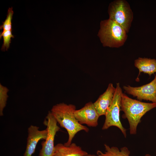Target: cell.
Here are the masks:
<instances>
[{
  "mask_svg": "<svg viewBox=\"0 0 156 156\" xmlns=\"http://www.w3.org/2000/svg\"><path fill=\"white\" fill-rule=\"evenodd\" d=\"M76 110V106L74 105L62 103L53 106L50 111L57 123L68 132V140L64 144L66 146L72 143L73 138L79 132L84 131L88 132L89 131L87 127L80 124L76 119L74 114Z\"/></svg>",
  "mask_w": 156,
  "mask_h": 156,
  "instance_id": "6da1fadb",
  "label": "cell"
},
{
  "mask_svg": "<svg viewBox=\"0 0 156 156\" xmlns=\"http://www.w3.org/2000/svg\"><path fill=\"white\" fill-rule=\"evenodd\" d=\"M156 107V103H147L131 99L122 94L120 109L124 113L123 117L127 119L131 135L136 134L137 127L142 117L148 112Z\"/></svg>",
  "mask_w": 156,
  "mask_h": 156,
  "instance_id": "7a4b0ae2",
  "label": "cell"
},
{
  "mask_svg": "<svg viewBox=\"0 0 156 156\" xmlns=\"http://www.w3.org/2000/svg\"><path fill=\"white\" fill-rule=\"evenodd\" d=\"M127 33L116 22L109 18L101 22L98 36L103 46L119 48L126 41Z\"/></svg>",
  "mask_w": 156,
  "mask_h": 156,
  "instance_id": "3957f363",
  "label": "cell"
},
{
  "mask_svg": "<svg viewBox=\"0 0 156 156\" xmlns=\"http://www.w3.org/2000/svg\"><path fill=\"white\" fill-rule=\"evenodd\" d=\"M109 18L116 22L128 33L133 19V15L129 3L125 0L111 2L108 8Z\"/></svg>",
  "mask_w": 156,
  "mask_h": 156,
  "instance_id": "277c9868",
  "label": "cell"
},
{
  "mask_svg": "<svg viewBox=\"0 0 156 156\" xmlns=\"http://www.w3.org/2000/svg\"><path fill=\"white\" fill-rule=\"evenodd\" d=\"M122 93L120 83H117L112 102L105 115V120L102 129L106 130L112 126L116 127L119 129L124 137L126 138L127 130L122 126L120 117V101Z\"/></svg>",
  "mask_w": 156,
  "mask_h": 156,
  "instance_id": "5b68a950",
  "label": "cell"
},
{
  "mask_svg": "<svg viewBox=\"0 0 156 156\" xmlns=\"http://www.w3.org/2000/svg\"><path fill=\"white\" fill-rule=\"evenodd\" d=\"M57 123L50 111L49 112L43 122L44 124L47 127V136L44 141L41 143L42 148L38 156H52L55 146V136L60 129Z\"/></svg>",
  "mask_w": 156,
  "mask_h": 156,
  "instance_id": "8992f818",
  "label": "cell"
},
{
  "mask_svg": "<svg viewBox=\"0 0 156 156\" xmlns=\"http://www.w3.org/2000/svg\"><path fill=\"white\" fill-rule=\"evenodd\" d=\"M123 88L127 94L140 101H149L156 103V74L153 79L148 83L136 87L124 86Z\"/></svg>",
  "mask_w": 156,
  "mask_h": 156,
  "instance_id": "52a82bcc",
  "label": "cell"
},
{
  "mask_svg": "<svg viewBox=\"0 0 156 156\" xmlns=\"http://www.w3.org/2000/svg\"><path fill=\"white\" fill-rule=\"evenodd\" d=\"M75 118L81 125L86 124L90 127H96L98 125L100 116L93 103L90 102L81 109L74 112Z\"/></svg>",
  "mask_w": 156,
  "mask_h": 156,
  "instance_id": "ba28073f",
  "label": "cell"
},
{
  "mask_svg": "<svg viewBox=\"0 0 156 156\" xmlns=\"http://www.w3.org/2000/svg\"><path fill=\"white\" fill-rule=\"evenodd\" d=\"M46 129L40 130L36 126L31 125L28 129L26 150L23 156H31L34 153L37 145L41 140H45L47 136Z\"/></svg>",
  "mask_w": 156,
  "mask_h": 156,
  "instance_id": "9c48e42d",
  "label": "cell"
},
{
  "mask_svg": "<svg viewBox=\"0 0 156 156\" xmlns=\"http://www.w3.org/2000/svg\"><path fill=\"white\" fill-rule=\"evenodd\" d=\"M115 88L112 83H109L105 91L93 103L100 116L105 115L108 108L111 104L115 92Z\"/></svg>",
  "mask_w": 156,
  "mask_h": 156,
  "instance_id": "30bf717a",
  "label": "cell"
},
{
  "mask_svg": "<svg viewBox=\"0 0 156 156\" xmlns=\"http://www.w3.org/2000/svg\"><path fill=\"white\" fill-rule=\"evenodd\" d=\"M88 154L75 143L69 146L59 143L55 146L52 156H83Z\"/></svg>",
  "mask_w": 156,
  "mask_h": 156,
  "instance_id": "8fae6325",
  "label": "cell"
},
{
  "mask_svg": "<svg viewBox=\"0 0 156 156\" xmlns=\"http://www.w3.org/2000/svg\"><path fill=\"white\" fill-rule=\"evenodd\" d=\"M134 66L139 70L138 78L141 72L148 74L150 76L156 73V59L138 57L134 61Z\"/></svg>",
  "mask_w": 156,
  "mask_h": 156,
  "instance_id": "7c38bea8",
  "label": "cell"
},
{
  "mask_svg": "<svg viewBox=\"0 0 156 156\" xmlns=\"http://www.w3.org/2000/svg\"><path fill=\"white\" fill-rule=\"evenodd\" d=\"M104 146L105 151L103 153L98 150L96 153L98 156H130V151L126 147H122L119 149L116 146L110 147L106 144H105ZM144 156H151L146 154Z\"/></svg>",
  "mask_w": 156,
  "mask_h": 156,
  "instance_id": "4fadbf2b",
  "label": "cell"
},
{
  "mask_svg": "<svg viewBox=\"0 0 156 156\" xmlns=\"http://www.w3.org/2000/svg\"><path fill=\"white\" fill-rule=\"evenodd\" d=\"M12 31H3L2 32L0 33V39L3 37V43L1 48V50L2 51H5L8 49L11 43V38L14 37L12 34Z\"/></svg>",
  "mask_w": 156,
  "mask_h": 156,
  "instance_id": "5bb4252c",
  "label": "cell"
},
{
  "mask_svg": "<svg viewBox=\"0 0 156 156\" xmlns=\"http://www.w3.org/2000/svg\"><path fill=\"white\" fill-rule=\"evenodd\" d=\"M8 89L5 87L0 85V115L3 116V111L6 106L8 97L7 93Z\"/></svg>",
  "mask_w": 156,
  "mask_h": 156,
  "instance_id": "9a60e30c",
  "label": "cell"
},
{
  "mask_svg": "<svg viewBox=\"0 0 156 156\" xmlns=\"http://www.w3.org/2000/svg\"><path fill=\"white\" fill-rule=\"evenodd\" d=\"M13 11L12 7L9 8L6 18L3 24L0 26V29H3V31L12 30L11 21L12 19Z\"/></svg>",
  "mask_w": 156,
  "mask_h": 156,
  "instance_id": "2e32d148",
  "label": "cell"
},
{
  "mask_svg": "<svg viewBox=\"0 0 156 156\" xmlns=\"http://www.w3.org/2000/svg\"><path fill=\"white\" fill-rule=\"evenodd\" d=\"M83 156H98V155H96L94 154H88Z\"/></svg>",
  "mask_w": 156,
  "mask_h": 156,
  "instance_id": "e0dca14e",
  "label": "cell"
},
{
  "mask_svg": "<svg viewBox=\"0 0 156 156\" xmlns=\"http://www.w3.org/2000/svg\"></svg>",
  "mask_w": 156,
  "mask_h": 156,
  "instance_id": "ac0fdd59",
  "label": "cell"
}]
</instances>
